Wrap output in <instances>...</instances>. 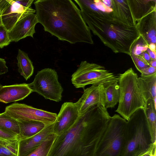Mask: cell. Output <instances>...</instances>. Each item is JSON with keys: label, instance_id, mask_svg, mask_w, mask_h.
I'll use <instances>...</instances> for the list:
<instances>
[{"label": "cell", "instance_id": "obj_1", "mask_svg": "<svg viewBox=\"0 0 156 156\" xmlns=\"http://www.w3.org/2000/svg\"><path fill=\"white\" fill-rule=\"evenodd\" d=\"M110 117L105 107L93 106L57 136L47 156H94Z\"/></svg>", "mask_w": 156, "mask_h": 156}, {"label": "cell", "instance_id": "obj_2", "mask_svg": "<svg viewBox=\"0 0 156 156\" xmlns=\"http://www.w3.org/2000/svg\"><path fill=\"white\" fill-rule=\"evenodd\" d=\"M34 3L38 23L45 31L71 44H94L80 10L72 0H36Z\"/></svg>", "mask_w": 156, "mask_h": 156}, {"label": "cell", "instance_id": "obj_3", "mask_svg": "<svg viewBox=\"0 0 156 156\" xmlns=\"http://www.w3.org/2000/svg\"><path fill=\"white\" fill-rule=\"evenodd\" d=\"M92 32L114 52L129 55L140 37L136 25L129 26L114 19L112 12L98 18Z\"/></svg>", "mask_w": 156, "mask_h": 156}, {"label": "cell", "instance_id": "obj_4", "mask_svg": "<svg viewBox=\"0 0 156 156\" xmlns=\"http://www.w3.org/2000/svg\"><path fill=\"white\" fill-rule=\"evenodd\" d=\"M153 143L144 109L134 112L127 121L121 156H140L151 150Z\"/></svg>", "mask_w": 156, "mask_h": 156}, {"label": "cell", "instance_id": "obj_5", "mask_svg": "<svg viewBox=\"0 0 156 156\" xmlns=\"http://www.w3.org/2000/svg\"><path fill=\"white\" fill-rule=\"evenodd\" d=\"M117 77L120 96L115 112L127 121L136 111L144 109L145 102L138 87V75L132 68L122 73L119 74Z\"/></svg>", "mask_w": 156, "mask_h": 156}, {"label": "cell", "instance_id": "obj_6", "mask_svg": "<svg viewBox=\"0 0 156 156\" xmlns=\"http://www.w3.org/2000/svg\"><path fill=\"white\" fill-rule=\"evenodd\" d=\"M126 122L118 114L111 116L94 156H121Z\"/></svg>", "mask_w": 156, "mask_h": 156}, {"label": "cell", "instance_id": "obj_7", "mask_svg": "<svg viewBox=\"0 0 156 156\" xmlns=\"http://www.w3.org/2000/svg\"><path fill=\"white\" fill-rule=\"evenodd\" d=\"M117 79L112 73L104 67L86 61L80 62L77 70L72 75V83L76 88L84 89L87 85H98Z\"/></svg>", "mask_w": 156, "mask_h": 156}, {"label": "cell", "instance_id": "obj_8", "mask_svg": "<svg viewBox=\"0 0 156 156\" xmlns=\"http://www.w3.org/2000/svg\"><path fill=\"white\" fill-rule=\"evenodd\" d=\"M33 92L45 99L59 102L62 100L63 88L55 70L46 68L38 71L32 83L28 84Z\"/></svg>", "mask_w": 156, "mask_h": 156}, {"label": "cell", "instance_id": "obj_9", "mask_svg": "<svg viewBox=\"0 0 156 156\" xmlns=\"http://www.w3.org/2000/svg\"><path fill=\"white\" fill-rule=\"evenodd\" d=\"M4 112L18 121H37L46 126L54 123L57 115L56 113L18 103H13L6 107Z\"/></svg>", "mask_w": 156, "mask_h": 156}, {"label": "cell", "instance_id": "obj_10", "mask_svg": "<svg viewBox=\"0 0 156 156\" xmlns=\"http://www.w3.org/2000/svg\"><path fill=\"white\" fill-rule=\"evenodd\" d=\"M83 90L82 96L75 102L80 117L83 116L94 106L105 107L103 84L92 85Z\"/></svg>", "mask_w": 156, "mask_h": 156}, {"label": "cell", "instance_id": "obj_11", "mask_svg": "<svg viewBox=\"0 0 156 156\" xmlns=\"http://www.w3.org/2000/svg\"><path fill=\"white\" fill-rule=\"evenodd\" d=\"M75 103L67 102L62 105L53 124V133L58 136L70 128L79 118Z\"/></svg>", "mask_w": 156, "mask_h": 156}, {"label": "cell", "instance_id": "obj_12", "mask_svg": "<svg viewBox=\"0 0 156 156\" xmlns=\"http://www.w3.org/2000/svg\"><path fill=\"white\" fill-rule=\"evenodd\" d=\"M35 9L25 7L15 1L9 0L2 14V24L9 31L19 20L27 15L34 14Z\"/></svg>", "mask_w": 156, "mask_h": 156}, {"label": "cell", "instance_id": "obj_13", "mask_svg": "<svg viewBox=\"0 0 156 156\" xmlns=\"http://www.w3.org/2000/svg\"><path fill=\"white\" fill-rule=\"evenodd\" d=\"M38 23L36 15L31 14L18 21L9 31L10 42H18L27 37L33 38L35 27Z\"/></svg>", "mask_w": 156, "mask_h": 156}, {"label": "cell", "instance_id": "obj_14", "mask_svg": "<svg viewBox=\"0 0 156 156\" xmlns=\"http://www.w3.org/2000/svg\"><path fill=\"white\" fill-rule=\"evenodd\" d=\"M53 123L46 126L39 133L30 137L20 139L17 156H27L53 133Z\"/></svg>", "mask_w": 156, "mask_h": 156}, {"label": "cell", "instance_id": "obj_15", "mask_svg": "<svg viewBox=\"0 0 156 156\" xmlns=\"http://www.w3.org/2000/svg\"><path fill=\"white\" fill-rule=\"evenodd\" d=\"M32 92L26 83L2 86L0 89V102L6 104L22 100Z\"/></svg>", "mask_w": 156, "mask_h": 156}, {"label": "cell", "instance_id": "obj_16", "mask_svg": "<svg viewBox=\"0 0 156 156\" xmlns=\"http://www.w3.org/2000/svg\"><path fill=\"white\" fill-rule=\"evenodd\" d=\"M136 26L139 34L148 46L151 43L156 44V10L141 19Z\"/></svg>", "mask_w": 156, "mask_h": 156}, {"label": "cell", "instance_id": "obj_17", "mask_svg": "<svg viewBox=\"0 0 156 156\" xmlns=\"http://www.w3.org/2000/svg\"><path fill=\"white\" fill-rule=\"evenodd\" d=\"M111 5L112 16L114 19L129 26L136 25L127 0H112Z\"/></svg>", "mask_w": 156, "mask_h": 156}, {"label": "cell", "instance_id": "obj_18", "mask_svg": "<svg viewBox=\"0 0 156 156\" xmlns=\"http://www.w3.org/2000/svg\"><path fill=\"white\" fill-rule=\"evenodd\" d=\"M136 24L142 18L156 10V0H127Z\"/></svg>", "mask_w": 156, "mask_h": 156}, {"label": "cell", "instance_id": "obj_19", "mask_svg": "<svg viewBox=\"0 0 156 156\" xmlns=\"http://www.w3.org/2000/svg\"><path fill=\"white\" fill-rule=\"evenodd\" d=\"M137 81L140 93L145 102L156 98V73L138 77Z\"/></svg>", "mask_w": 156, "mask_h": 156}, {"label": "cell", "instance_id": "obj_20", "mask_svg": "<svg viewBox=\"0 0 156 156\" xmlns=\"http://www.w3.org/2000/svg\"><path fill=\"white\" fill-rule=\"evenodd\" d=\"M105 95V105L107 109L114 108L119 103L120 92L117 80L103 84Z\"/></svg>", "mask_w": 156, "mask_h": 156}, {"label": "cell", "instance_id": "obj_21", "mask_svg": "<svg viewBox=\"0 0 156 156\" xmlns=\"http://www.w3.org/2000/svg\"><path fill=\"white\" fill-rule=\"evenodd\" d=\"M18 121L20 129V139L32 137L41 132L46 126L43 122L37 121Z\"/></svg>", "mask_w": 156, "mask_h": 156}, {"label": "cell", "instance_id": "obj_22", "mask_svg": "<svg viewBox=\"0 0 156 156\" xmlns=\"http://www.w3.org/2000/svg\"><path fill=\"white\" fill-rule=\"evenodd\" d=\"M18 71L26 80H27L33 75L34 67L32 62L27 54L19 49L17 57Z\"/></svg>", "mask_w": 156, "mask_h": 156}, {"label": "cell", "instance_id": "obj_23", "mask_svg": "<svg viewBox=\"0 0 156 156\" xmlns=\"http://www.w3.org/2000/svg\"><path fill=\"white\" fill-rule=\"evenodd\" d=\"M153 143L156 141V108L153 100L149 99L145 102L144 108Z\"/></svg>", "mask_w": 156, "mask_h": 156}, {"label": "cell", "instance_id": "obj_24", "mask_svg": "<svg viewBox=\"0 0 156 156\" xmlns=\"http://www.w3.org/2000/svg\"><path fill=\"white\" fill-rule=\"evenodd\" d=\"M0 129L20 137V129L18 121L5 112L0 113Z\"/></svg>", "mask_w": 156, "mask_h": 156}, {"label": "cell", "instance_id": "obj_25", "mask_svg": "<svg viewBox=\"0 0 156 156\" xmlns=\"http://www.w3.org/2000/svg\"><path fill=\"white\" fill-rule=\"evenodd\" d=\"M57 136L54 133L27 156H47Z\"/></svg>", "mask_w": 156, "mask_h": 156}, {"label": "cell", "instance_id": "obj_26", "mask_svg": "<svg viewBox=\"0 0 156 156\" xmlns=\"http://www.w3.org/2000/svg\"><path fill=\"white\" fill-rule=\"evenodd\" d=\"M148 48V45L140 36L133 47L131 54L136 56L140 55L143 52L146 51Z\"/></svg>", "mask_w": 156, "mask_h": 156}, {"label": "cell", "instance_id": "obj_27", "mask_svg": "<svg viewBox=\"0 0 156 156\" xmlns=\"http://www.w3.org/2000/svg\"><path fill=\"white\" fill-rule=\"evenodd\" d=\"M20 138L19 136L0 129V142L8 143L18 140Z\"/></svg>", "mask_w": 156, "mask_h": 156}, {"label": "cell", "instance_id": "obj_28", "mask_svg": "<svg viewBox=\"0 0 156 156\" xmlns=\"http://www.w3.org/2000/svg\"><path fill=\"white\" fill-rule=\"evenodd\" d=\"M10 42L9 31L2 24L0 26V48L8 46Z\"/></svg>", "mask_w": 156, "mask_h": 156}, {"label": "cell", "instance_id": "obj_29", "mask_svg": "<svg viewBox=\"0 0 156 156\" xmlns=\"http://www.w3.org/2000/svg\"><path fill=\"white\" fill-rule=\"evenodd\" d=\"M130 56L133 62L137 69L140 72L142 69L146 68L149 66L145 64L138 56L132 54Z\"/></svg>", "mask_w": 156, "mask_h": 156}, {"label": "cell", "instance_id": "obj_30", "mask_svg": "<svg viewBox=\"0 0 156 156\" xmlns=\"http://www.w3.org/2000/svg\"><path fill=\"white\" fill-rule=\"evenodd\" d=\"M93 1L96 7L101 11L107 13L112 12V9L105 4L101 0H94Z\"/></svg>", "mask_w": 156, "mask_h": 156}, {"label": "cell", "instance_id": "obj_31", "mask_svg": "<svg viewBox=\"0 0 156 156\" xmlns=\"http://www.w3.org/2000/svg\"><path fill=\"white\" fill-rule=\"evenodd\" d=\"M140 73L141 76H146L156 73V68L151 66L145 68L141 70Z\"/></svg>", "mask_w": 156, "mask_h": 156}, {"label": "cell", "instance_id": "obj_32", "mask_svg": "<svg viewBox=\"0 0 156 156\" xmlns=\"http://www.w3.org/2000/svg\"><path fill=\"white\" fill-rule=\"evenodd\" d=\"M8 72V68L5 59L0 58V75L5 74Z\"/></svg>", "mask_w": 156, "mask_h": 156}, {"label": "cell", "instance_id": "obj_33", "mask_svg": "<svg viewBox=\"0 0 156 156\" xmlns=\"http://www.w3.org/2000/svg\"><path fill=\"white\" fill-rule=\"evenodd\" d=\"M34 0H19L15 1L17 3L25 7L30 8L31 7V6L32 3L34 2Z\"/></svg>", "mask_w": 156, "mask_h": 156}, {"label": "cell", "instance_id": "obj_34", "mask_svg": "<svg viewBox=\"0 0 156 156\" xmlns=\"http://www.w3.org/2000/svg\"><path fill=\"white\" fill-rule=\"evenodd\" d=\"M9 0H0V26L2 24V12L9 2Z\"/></svg>", "mask_w": 156, "mask_h": 156}, {"label": "cell", "instance_id": "obj_35", "mask_svg": "<svg viewBox=\"0 0 156 156\" xmlns=\"http://www.w3.org/2000/svg\"><path fill=\"white\" fill-rule=\"evenodd\" d=\"M156 144L154 145L151 150L140 156H156Z\"/></svg>", "mask_w": 156, "mask_h": 156}, {"label": "cell", "instance_id": "obj_36", "mask_svg": "<svg viewBox=\"0 0 156 156\" xmlns=\"http://www.w3.org/2000/svg\"><path fill=\"white\" fill-rule=\"evenodd\" d=\"M140 55L142 56L144 60L149 66V63L151 61V59L148 53L146 51H145L142 53Z\"/></svg>", "mask_w": 156, "mask_h": 156}, {"label": "cell", "instance_id": "obj_37", "mask_svg": "<svg viewBox=\"0 0 156 156\" xmlns=\"http://www.w3.org/2000/svg\"><path fill=\"white\" fill-rule=\"evenodd\" d=\"M146 51L148 53L151 59H156V52L151 50L148 48Z\"/></svg>", "mask_w": 156, "mask_h": 156}, {"label": "cell", "instance_id": "obj_38", "mask_svg": "<svg viewBox=\"0 0 156 156\" xmlns=\"http://www.w3.org/2000/svg\"><path fill=\"white\" fill-rule=\"evenodd\" d=\"M148 48L151 51L156 52V44L151 43L149 44Z\"/></svg>", "mask_w": 156, "mask_h": 156}, {"label": "cell", "instance_id": "obj_39", "mask_svg": "<svg viewBox=\"0 0 156 156\" xmlns=\"http://www.w3.org/2000/svg\"><path fill=\"white\" fill-rule=\"evenodd\" d=\"M101 1L106 5L111 8L112 0H101Z\"/></svg>", "mask_w": 156, "mask_h": 156}, {"label": "cell", "instance_id": "obj_40", "mask_svg": "<svg viewBox=\"0 0 156 156\" xmlns=\"http://www.w3.org/2000/svg\"><path fill=\"white\" fill-rule=\"evenodd\" d=\"M149 66L156 68V60L154 59H151L149 63Z\"/></svg>", "mask_w": 156, "mask_h": 156}, {"label": "cell", "instance_id": "obj_41", "mask_svg": "<svg viewBox=\"0 0 156 156\" xmlns=\"http://www.w3.org/2000/svg\"><path fill=\"white\" fill-rule=\"evenodd\" d=\"M2 142H0V156H6L3 153L2 150Z\"/></svg>", "mask_w": 156, "mask_h": 156}, {"label": "cell", "instance_id": "obj_42", "mask_svg": "<svg viewBox=\"0 0 156 156\" xmlns=\"http://www.w3.org/2000/svg\"><path fill=\"white\" fill-rule=\"evenodd\" d=\"M2 86L1 85V84H0V89H1V88L2 87Z\"/></svg>", "mask_w": 156, "mask_h": 156}]
</instances>
